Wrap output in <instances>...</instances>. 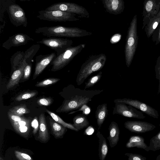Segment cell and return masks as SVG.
I'll return each instance as SVG.
<instances>
[{
	"label": "cell",
	"mask_w": 160,
	"mask_h": 160,
	"mask_svg": "<svg viewBox=\"0 0 160 160\" xmlns=\"http://www.w3.org/2000/svg\"><path fill=\"white\" fill-rule=\"evenodd\" d=\"M68 92L62 105L57 110L59 112H68L77 110L91 101L92 98L102 92L103 90H86L76 88L70 85L66 88Z\"/></svg>",
	"instance_id": "cell-1"
},
{
	"label": "cell",
	"mask_w": 160,
	"mask_h": 160,
	"mask_svg": "<svg viewBox=\"0 0 160 160\" xmlns=\"http://www.w3.org/2000/svg\"><path fill=\"white\" fill-rule=\"evenodd\" d=\"M35 32L48 37L79 38L92 34L91 32L78 28L61 26L40 27L37 28Z\"/></svg>",
	"instance_id": "cell-2"
},
{
	"label": "cell",
	"mask_w": 160,
	"mask_h": 160,
	"mask_svg": "<svg viewBox=\"0 0 160 160\" xmlns=\"http://www.w3.org/2000/svg\"><path fill=\"white\" fill-rule=\"evenodd\" d=\"M107 56L103 53L91 55L81 66L76 79L77 85L82 84L92 73L101 70L107 61Z\"/></svg>",
	"instance_id": "cell-3"
},
{
	"label": "cell",
	"mask_w": 160,
	"mask_h": 160,
	"mask_svg": "<svg viewBox=\"0 0 160 160\" xmlns=\"http://www.w3.org/2000/svg\"><path fill=\"white\" fill-rule=\"evenodd\" d=\"M85 47V44H82L71 46L61 54L56 56L50 63L52 65L51 71L56 72L62 69L79 54Z\"/></svg>",
	"instance_id": "cell-4"
},
{
	"label": "cell",
	"mask_w": 160,
	"mask_h": 160,
	"mask_svg": "<svg viewBox=\"0 0 160 160\" xmlns=\"http://www.w3.org/2000/svg\"><path fill=\"white\" fill-rule=\"evenodd\" d=\"M137 17L135 15L128 28L125 47V55L126 64L129 66L135 52L137 36Z\"/></svg>",
	"instance_id": "cell-5"
},
{
	"label": "cell",
	"mask_w": 160,
	"mask_h": 160,
	"mask_svg": "<svg viewBox=\"0 0 160 160\" xmlns=\"http://www.w3.org/2000/svg\"><path fill=\"white\" fill-rule=\"evenodd\" d=\"M77 15L72 13L58 10H42L37 17L40 20L53 22L74 21L79 20Z\"/></svg>",
	"instance_id": "cell-6"
},
{
	"label": "cell",
	"mask_w": 160,
	"mask_h": 160,
	"mask_svg": "<svg viewBox=\"0 0 160 160\" xmlns=\"http://www.w3.org/2000/svg\"><path fill=\"white\" fill-rule=\"evenodd\" d=\"M45 10H60L74 13L80 18L89 17V13L84 7L73 2H60L55 3L47 8Z\"/></svg>",
	"instance_id": "cell-7"
},
{
	"label": "cell",
	"mask_w": 160,
	"mask_h": 160,
	"mask_svg": "<svg viewBox=\"0 0 160 160\" xmlns=\"http://www.w3.org/2000/svg\"><path fill=\"white\" fill-rule=\"evenodd\" d=\"M39 44H43L56 52L57 56L63 52L68 48L72 46L73 43L72 40L66 38L57 37H48L43 38L37 41Z\"/></svg>",
	"instance_id": "cell-8"
},
{
	"label": "cell",
	"mask_w": 160,
	"mask_h": 160,
	"mask_svg": "<svg viewBox=\"0 0 160 160\" xmlns=\"http://www.w3.org/2000/svg\"><path fill=\"white\" fill-rule=\"evenodd\" d=\"M29 60L24 56L21 59H16L12 61V65H17L18 67L12 66V69L14 68H15L12 71V73L6 86L7 89L12 88L20 82L23 75L24 69L29 63Z\"/></svg>",
	"instance_id": "cell-9"
},
{
	"label": "cell",
	"mask_w": 160,
	"mask_h": 160,
	"mask_svg": "<svg viewBox=\"0 0 160 160\" xmlns=\"http://www.w3.org/2000/svg\"><path fill=\"white\" fill-rule=\"evenodd\" d=\"M118 114L129 118L144 119L145 116L137 108L124 103L116 102L113 108L112 114Z\"/></svg>",
	"instance_id": "cell-10"
},
{
	"label": "cell",
	"mask_w": 160,
	"mask_h": 160,
	"mask_svg": "<svg viewBox=\"0 0 160 160\" xmlns=\"http://www.w3.org/2000/svg\"><path fill=\"white\" fill-rule=\"evenodd\" d=\"M114 102L115 103L122 102L131 105L150 117L157 119L158 118L159 114L157 110L138 100L124 98L115 99L114 100Z\"/></svg>",
	"instance_id": "cell-11"
},
{
	"label": "cell",
	"mask_w": 160,
	"mask_h": 160,
	"mask_svg": "<svg viewBox=\"0 0 160 160\" xmlns=\"http://www.w3.org/2000/svg\"><path fill=\"white\" fill-rule=\"evenodd\" d=\"M124 126L132 132L137 133H145L154 130L156 126L150 123L144 121H128L125 122Z\"/></svg>",
	"instance_id": "cell-12"
},
{
	"label": "cell",
	"mask_w": 160,
	"mask_h": 160,
	"mask_svg": "<svg viewBox=\"0 0 160 160\" xmlns=\"http://www.w3.org/2000/svg\"><path fill=\"white\" fill-rule=\"evenodd\" d=\"M10 17L12 22L17 26L22 25L26 27L27 25V19L25 12L19 5L13 4L10 5L8 8Z\"/></svg>",
	"instance_id": "cell-13"
},
{
	"label": "cell",
	"mask_w": 160,
	"mask_h": 160,
	"mask_svg": "<svg viewBox=\"0 0 160 160\" xmlns=\"http://www.w3.org/2000/svg\"><path fill=\"white\" fill-rule=\"evenodd\" d=\"M33 39L27 34L18 33L9 37L2 44V47L7 49L12 48L24 45Z\"/></svg>",
	"instance_id": "cell-14"
},
{
	"label": "cell",
	"mask_w": 160,
	"mask_h": 160,
	"mask_svg": "<svg viewBox=\"0 0 160 160\" xmlns=\"http://www.w3.org/2000/svg\"><path fill=\"white\" fill-rule=\"evenodd\" d=\"M56 56L57 54L55 52L45 55L37 56L36 58V63L32 79H35Z\"/></svg>",
	"instance_id": "cell-15"
},
{
	"label": "cell",
	"mask_w": 160,
	"mask_h": 160,
	"mask_svg": "<svg viewBox=\"0 0 160 160\" xmlns=\"http://www.w3.org/2000/svg\"><path fill=\"white\" fill-rule=\"evenodd\" d=\"M160 8V0H145L143 12V21L147 19L148 21L156 16Z\"/></svg>",
	"instance_id": "cell-16"
},
{
	"label": "cell",
	"mask_w": 160,
	"mask_h": 160,
	"mask_svg": "<svg viewBox=\"0 0 160 160\" xmlns=\"http://www.w3.org/2000/svg\"><path fill=\"white\" fill-rule=\"evenodd\" d=\"M106 11L110 14L117 15L124 11L123 0H101Z\"/></svg>",
	"instance_id": "cell-17"
},
{
	"label": "cell",
	"mask_w": 160,
	"mask_h": 160,
	"mask_svg": "<svg viewBox=\"0 0 160 160\" xmlns=\"http://www.w3.org/2000/svg\"><path fill=\"white\" fill-rule=\"evenodd\" d=\"M15 131L24 138H27L30 130V119L26 118L19 122L10 121Z\"/></svg>",
	"instance_id": "cell-18"
},
{
	"label": "cell",
	"mask_w": 160,
	"mask_h": 160,
	"mask_svg": "<svg viewBox=\"0 0 160 160\" xmlns=\"http://www.w3.org/2000/svg\"><path fill=\"white\" fill-rule=\"evenodd\" d=\"M109 136L107 139L111 148H113L118 144L119 140L120 131L117 122H112L108 128Z\"/></svg>",
	"instance_id": "cell-19"
},
{
	"label": "cell",
	"mask_w": 160,
	"mask_h": 160,
	"mask_svg": "<svg viewBox=\"0 0 160 160\" xmlns=\"http://www.w3.org/2000/svg\"><path fill=\"white\" fill-rule=\"evenodd\" d=\"M127 148L136 147L141 148L148 152L150 150L149 146L146 144L143 137L139 135H133L131 136L126 144Z\"/></svg>",
	"instance_id": "cell-20"
},
{
	"label": "cell",
	"mask_w": 160,
	"mask_h": 160,
	"mask_svg": "<svg viewBox=\"0 0 160 160\" xmlns=\"http://www.w3.org/2000/svg\"><path fill=\"white\" fill-rule=\"evenodd\" d=\"M108 110L107 104L104 103L98 105L95 111V117L98 125V130H99L107 117Z\"/></svg>",
	"instance_id": "cell-21"
},
{
	"label": "cell",
	"mask_w": 160,
	"mask_h": 160,
	"mask_svg": "<svg viewBox=\"0 0 160 160\" xmlns=\"http://www.w3.org/2000/svg\"><path fill=\"white\" fill-rule=\"evenodd\" d=\"M39 130L38 138L41 141L45 142L48 141L49 138L45 117L43 113L39 115Z\"/></svg>",
	"instance_id": "cell-22"
},
{
	"label": "cell",
	"mask_w": 160,
	"mask_h": 160,
	"mask_svg": "<svg viewBox=\"0 0 160 160\" xmlns=\"http://www.w3.org/2000/svg\"><path fill=\"white\" fill-rule=\"evenodd\" d=\"M49 123L52 134L54 138H62L67 131V128L51 118H49Z\"/></svg>",
	"instance_id": "cell-23"
},
{
	"label": "cell",
	"mask_w": 160,
	"mask_h": 160,
	"mask_svg": "<svg viewBox=\"0 0 160 160\" xmlns=\"http://www.w3.org/2000/svg\"><path fill=\"white\" fill-rule=\"evenodd\" d=\"M98 139V156L100 160H104L108 152V147L106 140L103 135L98 130L96 133Z\"/></svg>",
	"instance_id": "cell-24"
},
{
	"label": "cell",
	"mask_w": 160,
	"mask_h": 160,
	"mask_svg": "<svg viewBox=\"0 0 160 160\" xmlns=\"http://www.w3.org/2000/svg\"><path fill=\"white\" fill-rule=\"evenodd\" d=\"M73 125L78 131L85 128L89 125V122L86 115L83 113L78 114L75 116L73 119Z\"/></svg>",
	"instance_id": "cell-25"
},
{
	"label": "cell",
	"mask_w": 160,
	"mask_h": 160,
	"mask_svg": "<svg viewBox=\"0 0 160 160\" xmlns=\"http://www.w3.org/2000/svg\"><path fill=\"white\" fill-rule=\"evenodd\" d=\"M47 112L52 117L55 121L63 126L71 130L78 132L77 130L74 127L72 124L64 122L60 117L54 113L46 109Z\"/></svg>",
	"instance_id": "cell-26"
},
{
	"label": "cell",
	"mask_w": 160,
	"mask_h": 160,
	"mask_svg": "<svg viewBox=\"0 0 160 160\" xmlns=\"http://www.w3.org/2000/svg\"><path fill=\"white\" fill-rule=\"evenodd\" d=\"M8 111L12 113L19 116H22L24 114L29 113L30 110L26 105L22 104L13 107L9 109Z\"/></svg>",
	"instance_id": "cell-27"
},
{
	"label": "cell",
	"mask_w": 160,
	"mask_h": 160,
	"mask_svg": "<svg viewBox=\"0 0 160 160\" xmlns=\"http://www.w3.org/2000/svg\"><path fill=\"white\" fill-rule=\"evenodd\" d=\"M149 146L150 150L153 151L160 149V130L156 135L151 139Z\"/></svg>",
	"instance_id": "cell-28"
},
{
	"label": "cell",
	"mask_w": 160,
	"mask_h": 160,
	"mask_svg": "<svg viewBox=\"0 0 160 160\" xmlns=\"http://www.w3.org/2000/svg\"><path fill=\"white\" fill-rule=\"evenodd\" d=\"M59 78H50L37 82L35 86L37 87H45L54 84L60 81Z\"/></svg>",
	"instance_id": "cell-29"
},
{
	"label": "cell",
	"mask_w": 160,
	"mask_h": 160,
	"mask_svg": "<svg viewBox=\"0 0 160 160\" xmlns=\"http://www.w3.org/2000/svg\"><path fill=\"white\" fill-rule=\"evenodd\" d=\"M102 75V72H100L96 75L89 78L87 82H85V89L91 88L94 86L101 79Z\"/></svg>",
	"instance_id": "cell-30"
},
{
	"label": "cell",
	"mask_w": 160,
	"mask_h": 160,
	"mask_svg": "<svg viewBox=\"0 0 160 160\" xmlns=\"http://www.w3.org/2000/svg\"><path fill=\"white\" fill-rule=\"evenodd\" d=\"M38 93V92L37 91H26L21 93L17 96L15 99L17 101L27 99L36 96Z\"/></svg>",
	"instance_id": "cell-31"
},
{
	"label": "cell",
	"mask_w": 160,
	"mask_h": 160,
	"mask_svg": "<svg viewBox=\"0 0 160 160\" xmlns=\"http://www.w3.org/2000/svg\"><path fill=\"white\" fill-rule=\"evenodd\" d=\"M32 64L28 63L25 66L24 71V73L20 82H24L28 80L31 74Z\"/></svg>",
	"instance_id": "cell-32"
},
{
	"label": "cell",
	"mask_w": 160,
	"mask_h": 160,
	"mask_svg": "<svg viewBox=\"0 0 160 160\" xmlns=\"http://www.w3.org/2000/svg\"><path fill=\"white\" fill-rule=\"evenodd\" d=\"M53 102L52 98L49 97L42 98L38 99L37 103L39 106H48L50 105Z\"/></svg>",
	"instance_id": "cell-33"
},
{
	"label": "cell",
	"mask_w": 160,
	"mask_h": 160,
	"mask_svg": "<svg viewBox=\"0 0 160 160\" xmlns=\"http://www.w3.org/2000/svg\"><path fill=\"white\" fill-rule=\"evenodd\" d=\"M125 155L128 157V160H146V158L138 154L126 153Z\"/></svg>",
	"instance_id": "cell-34"
},
{
	"label": "cell",
	"mask_w": 160,
	"mask_h": 160,
	"mask_svg": "<svg viewBox=\"0 0 160 160\" xmlns=\"http://www.w3.org/2000/svg\"><path fill=\"white\" fill-rule=\"evenodd\" d=\"M14 153L17 159L19 160H32L31 157L28 154L21 152H20L15 151Z\"/></svg>",
	"instance_id": "cell-35"
},
{
	"label": "cell",
	"mask_w": 160,
	"mask_h": 160,
	"mask_svg": "<svg viewBox=\"0 0 160 160\" xmlns=\"http://www.w3.org/2000/svg\"><path fill=\"white\" fill-rule=\"evenodd\" d=\"M80 111L82 112L83 114L87 115L90 113L91 111V109L87 104H84L82 105V107L79 109L71 112L68 113V114H73L77 112Z\"/></svg>",
	"instance_id": "cell-36"
},
{
	"label": "cell",
	"mask_w": 160,
	"mask_h": 160,
	"mask_svg": "<svg viewBox=\"0 0 160 160\" xmlns=\"http://www.w3.org/2000/svg\"><path fill=\"white\" fill-rule=\"evenodd\" d=\"M8 116L10 121L19 122L24 119L26 118L14 114L10 112H8Z\"/></svg>",
	"instance_id": "cell-37"
},
{
	"label": "cell",
	"mask_w": 160,
	"mask_h": 160,
	"mask_svg": "<svg viewBox=\"0 0 160 160\" xmlns=\"http://www.w3.org/2000/svg\"><path fill=\"white\" fill-rule=\"evenodd\" d=\"M31 125L34 128L33 133L34 134H35L37 132L38 126V122L36 117H35L31 123Z\"/></svg>",
	"instance_id": "cell-38"
},
{
	"label": "cell",
	"mask_w": 160,
	"mask_h": 160,
	"mask_svg": "<svg viewBox=\"0 0 160 160\" xmlns=\"http://www.w3.org/2000/svg\"><path fill=\"white\" fill-rule=\"evenodd\" d=\"M94 132V128L92 126H88L85 130L84 134L87 135H92Z\"/></svg>",
	"instance_id": "cell-39"
},
{
	"label": "cell",
	"mask_w": 160,
	"mask_h": 160,
	"mask_svg": "<svg viewBox=\"0 0 160 160\" xmlns=\"http://www.w3.org/2000/svg\"><path fill=\"white\" fill-rule=\"evenodd\" d=\"M120 38H119V37L118 36H115L111 39V42L112 43H115L117 42H118L119 41V40L120 39Z\"/></svg>",
	"instance_id": "cell-40"
},
{
	"label": "cell",
	"mask_w": 160,
	"mask_h": 160,
	"mask_svg": "<svg viewBox=\"0 0 160 160\" xmlns=\"http://www.w3.org/2000/svg\"><path fill=\"white\" fill-rule=\"evenodd\" d=\"M156 160H160V154L156 158Z\"/></svg>",
	"instance_id": "cell-41"
},
{
	"label": "cell",
	"mask_w": 160,
	"mask_h": 160,
	"mask_svg": "<svg viewBox=\"0 0 160 160\" xmlns=\"http://www.w3.org/2000/svg\"><path fill=\"white\" fill-rule=\"evenodd\" d=\"M21 1H29L31 0H20Z\"/></svg>",
	"instance_id": "cell-42"
},
{
	"label": "cell",
	"mask_w": 160,
	"mask_h": 160,
	"mask_svg": "<svg viewBox=\"0 0 160 160\" xmlns=\"http://www.w3.org/2000/svg\"></svg>",
	"instance_id": "cell-43"
}]
</instances>
